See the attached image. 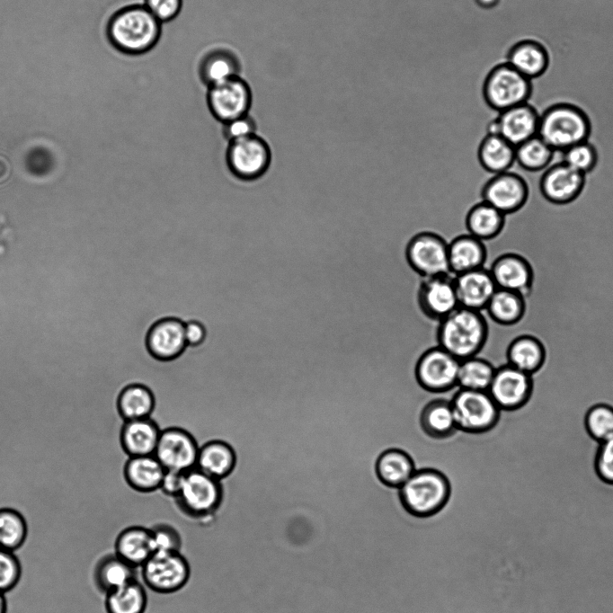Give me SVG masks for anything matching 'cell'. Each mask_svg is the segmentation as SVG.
Instances as JSON below:
<instances>
[{
	"label": "cell",
	"instance_id": "obj_18",
	"mask_svg": "<svg viewBox=\"0 0 613 613\" xmlns=\"http://www.w3.org/2000/svg\"><path fill=\"white\" fill-rule=\"evenodd\" d=\"M498 289L517 292L525 298L533 294L534 271L529 260L517 253H504L489 269Z\"/></svg>",
	"mask_w": 613,
	"mask_h": 613
},
{
	"label": "cell",
	"instance_id": "obj_37",
	"mask_svg": "<svg viewBox=\"0 0 613 613\" xmlns=\"http://www.w3.org/2000/svg\"><path fill=\"white\" fill-rule=\"evenodd\" d=\"M555 155L553 150L538 136H535L516 147L515 162L525 171H545Z\"/></svg>",
	"mask_w": 613,
	"mask_h": 613
},
{
	"label": "cell",
	"instance_id": "obj_20",
	"mask_svg": "<svg viewBox=\"0 0 613 613\" xmlns=\"http://www.w3.org/2000/svg\"><path fill=\"white\" fill-rule=\"evenodd\" d=\"M529 389V374L508 365L495 370L487 392L499 408L512 409L525 402Z\"/></svg>",
	"mask_w": 613,
	"mask_h": 613
},
{
	"label": "cell",
	"instance_id": "obj_10",
	"mask_svg": "<svg viewBox=\"0 0 613 613\" xmlns=\"http://www.w3.org/2000/svg\"><path fill=\"white\" fill-rule=\"evenodd\" d=\"M145 584L159 593H173L189 581L191 568L180 551L155 552L142 565Z\"/></svg>",
	"mask_w": 613,
	"mask_h": 613
},
{
	"label": "cell",
	"instance_id": "obj_36",
	"mask_svg": "<svg viewBox=\"0 0 613 613\" xmlns=\"http://www.w3.org/2000/svg\"><path fill=\"white\" fill-rule=\"evenodd\" d=\"M524 308L525 298L523 296L514 291L497 288L483 311L493 321L502 324H510L521 317Z\"/></svg>",
	"mask_w": 613,
	"mask_h": 613
},
{
	"label": "cell",
	"instance_id": "obj_22",
	"mask_svg": "<svg viewBox=\"0 0 613 613\" xmlns=\"http://www.w3.org/2000/svg\"><path fill=\"white\" fill-rule=\"evenodd\" d=\"M486 260L485 242L468 233L457 235L449 242V263L454 276L483 268Z\"/></svg>",
	"mask_w": 613,
	"mask_h": 613
},
{
	"label": "cell",
	"instance_id": "obj_38",
	"mask_svg": "<svg viewBox=\"0 0 613 613\" xmlns=\"http://www.w3.org/2000/svg\"><path fill=\"white\" fill-rule=\"evenodd\" d=\"M495 369L485 360L474 356L460 360L458 374L459 388L487 391Z\"/></svg>",
	"mask_w": 613,
	"mask_h": 613
},
{
	"label": "cell",
	"instance_id": "obj_24",
	"mask_svg": "<svg viewBox=\"0 0 613 613\" xmlns=\"http://www.w3.org/2000/svg\"><path fill=\"white\" fill-rule=\"evenodd\" d=\"M422 431L433 440H446L458 431L450 400L436 398L423 405L419 415Z\"/></svg>",
	"mask_w": 613,
	"mask_h": 613
},
{
	"label": "cell",
	"instance_id": "obj_17",
	"mask_svg": "<svg viewBox=\"0 0 613 613\" xmlns=\"http://www.w3.org/2000/svg\"><path fill=\"white\" fill-rule=\"evenodd\" d=\"M585 182L586 175L560 161L544 171L539 180V191L548 202L566 205L580 196Z\"/></svg>",
	"mask_w": 613,
	"mask_h": 613
},
{
	"label": "cell",
	"instance_id": "obj_29",
	"mask_svg": "<svg viewBox=\"0 0 613 613\" xmlns=\"http://www.w3.org/2000/svg\"><path fill=\"white\" fill-rule=\"evenodd\" d=\"M241 62L231 49L217 48L208 51L199 64V76L208 87L240 75Z\"/></svg>",
	"mask_w": 613,
	"mask_h": 613
},
{
	"label": "cell",
	"instance_id": "obj_48",
	"mask_svg": "<svg viewBox=\"0 0 613 613\" xmlns=\"http://www.w3.org/2000/svg\"><path fill=\"white\" fill-rule=\"evenodd\" d=\"M184 473L173 470H165L159 490L168 497L174 498L178 495Z\"/></svg>",
	"mask_w": 613,
	"mask_h": 613
},
{
	"label": "cell",
	"instance_id": "obj_9",
	"mask_svg": "<svg viewBox=\"0 0 613 613\" xmlns=\"http://www.w3.org/2000/svg\"><path fill=\"white\" fill-rule=\"evenodd\" d=\"M271 161V148L257 134L228 143L226 162L229 171L239 180L259 179L269 169Z\"/></svg>",
	"mask_w": 613,
	"mask_h": 613
},
{
	"label": "cell",
	"instance_id": "obj_5",
	"mask_svg": "<svg viewBox=\"0 0 613 613\" xmlns=\"http://www.w3.org/2000/svg\"><path fill=\"white\" fill-rule=\"evenodd\" d=\"M173 499L187 516L204 519L215 513L222 504L224 485L220 480L194 467L184 473L181 490Z\"/></svg>",
	"mask_w": 613,
	"mask_h": 613
},
{
	"label": "cell",
	"instance_id": "obj_21",
	"mask_svg": "<svg viewBox=\"0 0 613 613\" xmlns=\"http://www.w3.org/2000/svg\"><path fill=\"white\" fill-rule=\"evenodd\" d=\"M460 306L483 311L497 286L489 269L484 267L454 276Z\"/></svg>",
	"mask_w": 613,
	"mask_h": 613
},
{
	"label": "cell",
	"instance_id": "obj_46",
	"mask_svg": "<svg viewBox=\"0 0 613 613\" xmlns=\"http://www.w3.org/2000/svg\"><path fill=\"white\" fill-rule=\"evenodd\" d=\"M144 5L163 23L180 13L182 0H145Z\"/></svg>",
	"mask_w": 613,
	"mask_h": 613
},
{
	"label": "cell",
	"instance_id": "obj_40",
	"mask_svg": "<svg viewBox=\"0 0 613 613\" xmlns=\"http://www.w3.org/2000/svg\"><path fill=\"white\" fill-rule=\"evenodd\" d=\"M544 351L540 343L532 337L515 340L508 350L509 365L530 374L542 363Z\"/></svg>",
	"mask_w": 613,
	"mask_h": 613
},
{
	"label": "cell",
	"instance_id": "obj_13",
	"mask_svg": "<svg viewBox=\"0 0 613 613\" xmlns=\"http://www.w3.org/2000/svg\"><path fill=\"white\" fill-rule=\"evenodd\" d=\"M529 189L525 179L511 171L493 174L482 186L481 200L504 215L521 209L528 201Z\"/></svg>",
	"mask_w": 613,
	"mask_h": 613
},
{
	"label": "cell",
	"instance_id": "obj_19",
	"mask_svg": "<svg viewBox=\"0 0 613 613\" xmlns=\"http://www.w3.org/2000/svg\"><path fill=\"white\" fill-rule=\"evenodd\" d=\"M184 325V321L174 316L155 321L146 340L150 354L160 360H171L180 356L187 347Z\"/></svg>",
	"mask_w": 613,
	"mask_h": 613
},
{
	"label": "cell",
	"instance_id": "obj_1",
	"mask_svg": "<svg viewBox=\"0 0 613 613\" xmlns=\"http://www.w3.org/2000/svg\"><path fill=\"white\" fill-rule=\"evenodd\" d=\"M162 33V22L144 4L121 8L110 19L107 37L119 51L140 55L152 49Z\"/></svg>",
	"mask_w": 613,
	"mask_h": 613
},
{
	"label": "cell",
	"instance_id": "obj_47",
	"mask_svg": "<svg viewBox=\"0 0 613 613\" xmlns=\"http://www.w3.org/2000/svg\"><path fill=\"white\" fill-rule=\"evenodd\" d=\"M596 468L601 479L613 484V437L600 442Z\"/></svg>",
	"mask_w": 613,
	"mask_h": 613
},
{
	"label": "cell",
	"instance_id": "obj_14",
	"mask_svg": "<svg viewBox=\"0 0 613 613\" xmlns=\"http://www.w3.org/2000/svg\"><path fill=\"white\" fill-rule=\"evenodd\" d=\"M199 446L185 430L168 428L161 431L155 457L165 470L185 473L196 467Z\"/></svg>",
	"mask_w": 613,
	"mask_h": 613
},
{
	"label": "cell",
	"instance_id": "obj_39",
	"mask_svg": "<svg viewBox=\"0 0 613 613\" xmlns=\"http://www.w3.org/2000/svg\"><path fill=\"white\" fill-rule=\"evenodd\" d=\"M28 536V525L21 512L12 507L0 508V547L15 552Z\"/></svg>",
	"mask_w": 613,
	"mask_h": 613
},
{
	"label": "cell",
	"instance_id": "obj_33",
	"mask_svg": "<svg viewBox=\"0 0 613 613\" xmlns=\"http://www.w3.org/2000/svg\"><path fill=\"white\" fill-rule=\"evenodd\" d=\"M506 63L527 78L532 79L544 73L548 64V57L542 45L527 40L511 48Z\"/></svg>",
	"mask_w": 613,
	"mask_h": 613
},
{
	"label": "cell",
	"instance_id": "obj_7",
	"mask_svg": "<svg viewBox=\"0 0 613 613\" xmlns=\"http://www.w3.org/2000/svg\"><path fill=\"white\" fill-rule=\"evenodd\" d=\"M404 256L409 267L422 279L451 274L449 242L436 232L413 235L406 244Z\"/></svg>",
	"mask_w": 613,
	"mask_h": 613
},
{
	"label": "cell",
	"instance_id": "obj_43",
	"mask_svg": "<svg viewBox=\"0 0 613 613\" xmlns=\"http://www.w3.org/2000/svg\"><path fill=\"white\" fill-rule=\"evenodd\" d=\"M22 577V564L14 552L0 547V592L13 590Z\"/></svg>",
	"mask_w": 613,
	"mask_h": 613
},
{
	"label": "cell",
	"instance_id": "obj_49",
	"mask_svg": "<svg viewBox=\"0 0 613 613\" xmlns=\"http://www.w3.org/2000/svg\"><path fill=\"white\" fill-rule=\"evenodd\" d=\"M184 332L188 346L201 344L207 335V330L203 323L193 319L185 322Z\"/></svg>",
	"mask_w": 613,
	"mask_h": 613
},
{
	"label": "cell",
	"instance_id": "obj_16",
	"mask_svg": "<svg viewBox=\"0 0 613 613\" xmlns=\"http://www.w3.org/2000/svg\"><path fill=\"white\" fill-rule=\"evenodd\" d=\"M540 116L525 102L499 112L486 128V134H496L515 147L537 136Z\"/></svg>",
	"mask_w": 613,
	"mask_h": 613
},
{
	"label": "cell",
	"instance_id": "obj_41",
	"mask_svg": "<svg viewBox=\"0 0 613 613\" xmlns=\"http://www.w3.org/2000/svg\"><path fill=\"white\" fill-rule=\"evenodd\" d=\"M561 153V161L584 175L591 173L598 162L597 148L591 140L573 145Z\"/></svg>",
	"mask_w": 613,
	"mask_h": 613
},
{
	"label": "cell",
	"instance_id": "obj_31",
	"mask_svg": "<svg viewBox=\"0 0 613 613\" xmlns=\"http://www.w3.org/2000/svg\"><path fill=\"white\" fill-rule=\"evenodd\" d=\"M505 221L506 215L484 200L474 204L465 217L467 233L484 242L497 237Z\"/></svg>",
	"mask_w": 613,
	"mask_h": 613
},
{
	"label": "cell",
	"instance_id": "obj_27",
	"mask_svg": "<svg viewBox=\"0 0 613 613\" xmlns=\"http://www.w3.org/2000/svg\"><path fill=\"white\" fill-rule=\"evenodd\" d=\"M114 548L121 559L135 567L141 566L155 553L150 529L126 528L117 536Z\"/></svg>",
	"mask_w": 613,
	"mask_h": 613
},
{
	"label": "cell",
	"instance_id": "obj_32",
	"mask_svg": "<svg viewBox=\"0 0 613 613\" xmlns=\"http://www.w3.org/2000/svg\"><path fill=\"white\" fill-rule=\"evenodd\" d=\"M235 465L232 447L222 440H211L199 449L196 467L218 480L226 478Z\"/></svg>",
	"mask_w": 613,
	"mask_h": 613
},
{
	"label": "cell",
	"instance_id": "obj_6",
	"mask_svg": "<svg viewBox=\"0 0 613 613\" xmlns=\"http://www.w3.org/2000/svg\"><path fill=\"white\" fill-rule=\"evenodd\" d=\"M458 431L478 434L497 421L499 407L487 391L459 388L450 399Z\"/></svg>",
	"mask_w": 613,
	"mask_h": 613
},
{
	"label": "cell",
	"instance_id": "obj_26",
	"mask_svg": "<svg viewBox=\"0 0 613 613\" xmlns=\"http://www.w3.org/2000/svg\"><path fill=\"white\" fill-rule=\"evenodd\" d=\"M161 430L151 418L126 421L122 431V445L130 457L154 455Z\"/></svg>",
	"mask_w": 613,
	"mask_h": 613
},
{
	"label": "cell",
	"instance_id": "obj_15",
	"mask_svg": "<svg viewBox=\"0 0 613 613\" xmlns=\"http://www.w3.org/2000/svg\"><path fill=\"white\" fill-rule=\"evenodd\" d=\"M416 299L424 315L440 321L459 306L454 275L424 278L417 289Z\"/></svg>",
	"mask_w": 613,
	"mask_h": 613
},
{
	"label": "cell",
	"instance_id": "obj_28",
	"mask_svg": "<svg viewBox=\"0 0 613 613\" xmlns=\"http://www.w3.org/2000/svg\"><path fill=\"white\" fill-rule=\"evenodd\" d=\"M165 469L155 457H131L126 464L125 477L129 485L141 493L159 490Z\"/></svg>",
	"mask_w": 613,
	"mask_h": 613
},
{
	"label": "cell",
	"instance_id": "obj_25",
	"mask_svg": "<svg viewBox=\"0 0 613 613\" xmlns=\"http://www.w3.org/2000/svg\"><path fill=\"white\" fill-rule=\"evenodd\" d=\"M516 147L496 134H485L477 145V160L487 173L497 174L511 171L515 162Z\"/></svg>",
	"mask_w": 613,
	"mask_h": 613
},
{
	"label": "cell",
	"instance_id": "obj_45",
	"mask_svg": "<svg viewBox=\"0 0 613 613\" xmlns=\"http://www.w3.org/2000/svg\"><path fill=\"white\" fill-rule=\"evenodd\" d=\"M256 122L249 115H244L223 124L222 133L228 141H235L256 134Z\"/></svg>",
	"mask_w": 613,
	"mask_h": 613
},
{
	"label": "cell",
	"instance_id": "obj_2",
	"mask_svg": "<svg viewBox=\"0 0 613 613\" xmlns=\"http://www.w3.org/2000/svg\"><path fill=\"white\" fill-rule=\"evenodd\" d=\"M487 334V323L483 311L458 306L439 321L438 345L462 360L476 356Z\"/></svg>",
	"mask_w": 613,
	"mask_h": 613
},
{
	"label": "cell",
	"instance_id": "obj_35",
	"mask_svg": "<svg viewBox=\"0 0 613 613\" xmlns=\"http://www.w3.org/2000/svg\"><path fill=\"white\" fill-rule=\"evenodd\" d=\"M118 406L126 421L149 418L155 407V397L147 386L133 384L121 391Z\"/></svg>",
	"mask_w": 613,
	"mask_h": 613
},
{
	"label": "cell",
	"instance_id": "obj_42",
	"mask_svg": "<svg viewBox=\"0 0 613 613\" xmlns=\"http://www.w3.org/2000/svg\"><path fill=\"white\" fill-rule=\"evenodd\" d=\"M586 428L598 441L613 437V409L607 405H597L586 415Z\"/></svg>",
	"mask_w": 613,
	"mask_h": 613
},
{
	"label": "cell",
	"instance_id": "obj_51",
	"mask_svg": "<svg viewBox=\"0 0 613 613\" xmlns=\"http://www.w3.org/2000/svg\"><path fill=\"white\" fill-rule=\"evenodd\" d=\"M7 612V600L5 593L0 592V613Z\"/></svg>",
	"mask_w": 613,
	"mask_h": 613
},
{
	"label": "cell",
	"instance_id": "obj_4",
	"mask_svg": "<svg viewBox=\"0 0 613 613\" xmlns=\"http://www.w3.org/2000/svg\"><path fill=\"white\" fill-rule=\"evenodd\" d=\"M591 126L585 113L571 104H556L539 119L537 136L555 152L590 139Z\"/></svg>",
	"mask_w": 613,
	"mask_h": 613
},
{
	"label": "cell",
	"instance_id": "obj_30",
	"mask_svg": "<svg viewBox=\"0 0 613 613\" xmlns=\"http://www.w3.org/2000/svg\"><path fill=\"white\" fill-rule=\"evenodd\" d=\"M136 568L115 553L105 555L94 566V584L101 592L107 594L135 580Z\"/></svg>",
	"mask_w": 613,
	"mask_h": 613
},
{
	"label": "cell",
	"instance_id": "obj_8",
	"mask_svg": "<svg viewBox=\"0 0 613 613\" xmlns=\"http://www.w3.org/2000/svg\"><path fill=\"white\" fill-rule=\"evenodd\" d=\"M460 360L437 345L417 360L414 377L418 385L431 393H444L458 386Z\"/></svg>",
	"mask_w": 613,
	"mask_h": 613
},
{
	"label": "cell",
	"instance_id": "obj_44",
	"mask_svg": "<svg viewBox=\"0 0 613 613\" xmlns=\"http://www.w3.org/2000/svg\"><path fill=\"white\" fill-rule=\"evenodd\" d=\"M155 552L180 551L182 538L178 531L167 524L150 529Z\"/></svg>",
	"mask_w": 613,
	"mask_h": 613
},
{
	"label": "cell",
	"instance_id": "obj_23",
	"mask_svg": "<svg viewBox=\"0 0 613 613\" xmlns=\"http://www.w3.org/2000/svg\"><path fill=\"white\" fill-rule=\"evenodd\" d=\"M416 469L413 456L402 448L383 450L375 461L378 479L390 488L401 487Z\"/></svg>",
	"mask_w": 613,
	"mask_h": 613
},
{
	"label": "cell",
	"instance_id": "obj_50",
	"mask_svg": "<svg viewBox=\"0 0 613 613\" xmlns=\"http://www.w3.org/2000/svg\"><path fill=\"white\" fill-rule=\"evenodd\" d=\"M476 4L482 8L489 9L494 7L499 0H475Z\"/></svg>",
	"mask_w": 613,
	"mask_h": 613
},
{
	"label": "cell",
	"instance_id": "obj_12",
	"mask_svg": "<svg viewBox=\"0 0 613 613\" xmlns=\"http://www.w3.org/2000/svg\"><path fill=\"white\" fill-rule=\"evenodd\" d=\"M252 100L250 85L240 76L208 87L209 110L223 124L248 114Z\"/></svg>",
	"mask_w": 613,
	"mask_h": 613
},
{
	"label": "cell",
	"instance_id": "obj_11",
	"mask_svg": "<svg viewBox=\"0 0 613 613\" xmlns=\"http://www.w3.org/2000/svg\"><path fill=\"white\" fill-rule=\"evenodd\" d=\"M484 93L487 103L501 112L527 102L530 93V79L509 64H502L488 75Z\"/></svg>",
	"mask_w": 613,
	"mask_h": 613
},
{
	"label": "cell",
	"instance_id": "obj_3",
	"mask_svg": "<svg viewBox=\"0 0 613 613\" xmlns=\"http://www.w3.org/2000/svg\"><path fill=\"white\" fill-rule=\"evenodd\" d=\"M451 484L448 476L434 467L416 468L398 488L401 504L416 518H429L440 512L448 503Z\"/></svg>",
	"mask_w": 613,
	"mask_h": 613
},
{
	"label": "cell",
	"instance_id": "obj_34",
	"mask_svg": "<svg viewBox=\"0 0 613 613\" xmlns=\"http://www.w3.org/2000/svg\"><path fill=\"white\" fill-rule=\"evenodd\" d=\"M147 605V591L137 579L105 594L107 613H144Z\"/></svg>",
	"mask_w": 613,
	"mask_h": 613
}]
</instances>
